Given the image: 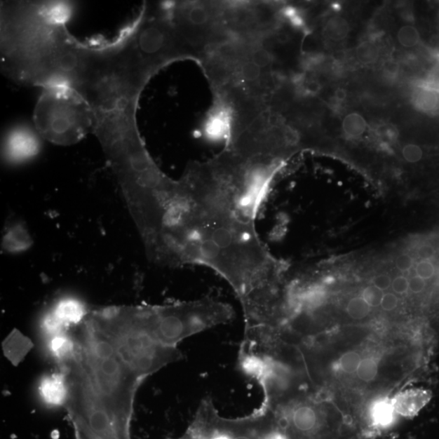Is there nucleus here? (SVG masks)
Segmentation results:
<instances>
[{"label":"nucleus","mask_w":439,"mask_h":439,"mask_svg":"<svg viewBox=\"0 0 439 439\" xmlns=\"http://www.w3.org/2000/svg\"><path fill=\"white\" fill-rule=\"evenodd\" d=\"M69 333L76 356L96 394L117 425L131 435L135 399L142 380L123 363L109 339L86 316Z\"/></svg>","instance_id":"f257e3e1"},{"label":"nucleus","mask_w":439,"mask_h":439,"mask_svg":"<svg viewBox=\"0 0 439 439\" xmlns=\"http://www.w3.org/2000/svg\"><path fill=\"white\" fill-rule=\"evenodd\" d=\"M262 405L271 413L284 439H340L336 415L320 391L311 389L305 377L266 375L257 380Z\"/></svg>","instance_id":"f03ea898"},{"label":"nucleus","mask_w":439,"mask_h":439,"mask_svg":"<svg viewBox=\"0 0 439 439\" xmlns=\"http://www.w3.org/2000/svg\"><path fill=\"white\" fill-rule=\"evenodd\" d=\"M86 318L109 339L121 360L142 381L182 358L180 349L153 338L142 323L137 306L89 311Z\"/></svg>","instance_id":"7ed1b4c3"},{"label":"nucleus","mask_w":439,"mask_h":439,"mask_svg":"<svg viewBox=\"0 0 439 439\" xmlns=\"http://www.w3.org/2000/svg\"><path fill=\"white\" fill-rule=\"evenodd\" d=\"M137 308L142 323L153 338L175 348L184 339L231 323L234 318L232 306L212 297Z\"/></svg>","instance_id":"20e7f679"},{"label":"nucleus","mask_w":439,"mask_h":439,"mask_svg":"<svg viewBox=\"0 0 439 439\" xmlns=\"http://www.w3.org/2000/svg\"><path fill=\"white\" fill-rule=\"evenodd\" d=\"M35 130L53 144L70 146L93 131L90 106L74 90L64 86L44 88L34 112Z\"/></svg>","instance_id":"39448f33"},{"label":"nucleus","mask_w":439,"mask_h":439,"mask_svg":"<svg viewBox=\"0 0 439 439\" xmlns=\"http://www.w3.org/2000/svg\"><path fill=\"white\" fill-rule=\"evenodd\" d=\"M68 381L69 395L65 408L74 431L90 439H131L117 425L90 384L88 374L75 353L59 362Z\"/></svg>","instance_id":"423d86ee"},{"label":"nucleus","mask_w":439,"mask_h":439,"mask_svg":"<svg viewBox=\"0 0 439 439\" xmlns=\"http://www.w3.org/2000/svg\"><path fill=\"white\" fill-rule=\"evenodd\" d=\"M183 436L186 439H284L264 405L248 416L228 418L219 414L209 397L201 402Z\"/></svg>","instance_id":"0eeeda50"},{"label":"nucleus","mask_w":439,"mask_h":439,"mask_svg":"<svg viewBox=\"0 0 439 439\" xmlns=\"http://www.w3.org/2000/svg\"><path fill=\"white\" fill-rule=\"evenodd\" d=\"M167 6L191 60L198 64L208 48L231 37L223 22L222 1H170Z\"/></svg>","instance_id":"6e6552de"},{"label":"nucleus","mask_w":439,"mask_h":439,"mask_svg":"<svg viewBox=\"0 0 439 439\" xmlns=\"http://www.w3.org/2000/svg\"><path fill=\"white\" fill-rule=\"evenodd\" d=\"M40 137L36 130L28 126L13 127L5 137V158L15 164L33 159L40 151Z\"/></svg>","instance_id":"1a4fd4ad"},{"label":"nucleus","mask_w":439,"mask_h":439,"mask_svg":"<svg viewBox=\"0 0 439 439\" xmlns=\"http://www.w3.org/2000/svg\"><path fill=\"white\" fill-rule=\"evenodd\" d=\"M233 115L231 107L221 97L215 96L214 103L203 124V134L212 141L224 142L231 137Z\"/></svg>","instance_id":"9d476101"},{"label":"nucleus","mask_w":439,"mask_h":439,"mask_svg":"<svg viewBox=\"0 0 439 439\" xmlns=\"http://www.w3.org/2000/svg\"><path fill=\"white\" fill-rule=\"evenodd\" d=\"M39 393L45 405L65 407L68 399L69 386L64 372L60 370L43 376L39 382Z\"/></svg>","instance_id":"9b49d317"},{"label":"nucleus","mask_w":439,"mask_h":439,"mask_svg":"<svg viewBox=\"0 0 439 439\" xmlns=\"http://www.w3.org/2000/svg\"><path fill=\"white\" fill-rule=\"evenodd\" d=\"M432 399V392L414 388L398 393L392 398V405L398 415L412 418L416 417Z\"/></svg>","instance_id":"f8f14e48"},{"label":"nucleus","mask_w":439,"mask_h":439,"mask_svg":"<svg viewBox=\"0 0 439 439\" xmlns=\"http://www.w3.org/2000/svg\"><path fill=\"white\" fill-rule=\"evenodd\" d=\"M396 414L391 399L384 397L370 403L367 416L371 428H382L390 426Z\"/></svg>","instance_id":"ddd939ff"},{"label":"nucleus","mask_w":439,"mask_h":439,"mask_svg":"<svg viewBox=\"0 0 439 439\" xmlns=\"http://www.w3.org/2000/svg\"><path fill=\"white\" fill-rule=\"evenodd\" d=\"M4 351L10 361L18 365L32 348L30 340L20 334L19 331H13L4 342Z\"/></svg>","instance_id":"4468645a"},{"label":"nucleus","mask_w":439,"mask_h":439,"mask_svg":"<svg viewBox=\"0 0 439 439\" xmlns=\"http://www.w3.org/2000/svg\"><path fill=\"white\" fill-rule=\"evenodd\" d=\"M350 29L348 20L340 16H335L325 24L323 35L326 40L331 42H341L349 36Z\"/></svg>","instance_id":"2eb2a0df"},{"label":"nucleus","mask_w":439,"mask_h":439,"mask_svg":"<svg viewBox=\"0 0 439 439\" xmlns=\"http://www.w3.org/2000/svg\"><path fill=\"white\" fill-rule=\"evenodd\" d=\"M342 127L346 136L351 139H357L365 134L367 124L363 116L357 112H352L344 117Z\"/></svg>","instance_id":"dca6fc26"},{"label":"nucleus","mask_w":439,"mask_h":439,"mask_svg":"<svg viewBox=\"0 0 439 439\" xmlns=\"http://www.w3.org/2000/svg\"><path fill=\"white\" fill-rule=\"evenodd\" d=\"M379 370V362L372 357H366V358L362 359L356 374L358 379L362 381L370 382L376 379Z\"/></svg>","instance_id":"f3484780"},{"label":"nucleus","mask_w":439,"mask_h":439,"mask_svg":"<svg viewBox=\"0 0 439 439\" xmlns=\"http://www.w3.org/2000/svg\"><path fill=\"white\" fill-rule=\"evenodd\" d=\"M397 39L403 48H414L421 42V34L413 25H403L398 32Z\"/></svg>","instance_id":"a211bd4d"},{"label":"nucleus","mask_w":439,"mask_h":439,"mask_svg":"<svg viewBox=\"0 0 439 439\" xmlns=\"http://www.w3.org/2000/svg\"><path fill=\"white\" fill-rule=\"evenodd\" d=\"M356 58L360 63L370 65L376 62L379 56V49L377 46L369 41L361 43L356 48Z\"/></svg>","instance_id":"6ab92c4d"},{"label":"nucleus","mask_w":439,"mask_h":439,"mask_svg":"<svg viewBox=\"0 0 439 439\" xmlns=\"http://www.w3.org/2000/svg\"><path fill=\"white\" fill-rule=\"evenodd\" d=\"M346 313H348L351 318L362 320L370 314L371 307L366 303V301L362 298V296H359V297L352 298L348 305H346Z\"/></svg>","instance_id":"aec40b11"},{"label":"nucleus","mask_w":439,"mask_h":439,"mask_svg":"<svg viewBox=\"0 0 439 439\" xmlns=\"http://www.w3.org/2000/svg\"><path fill=\"white\" fill-rule=\"evenodd\" d=\"M361 360L359 352L354 351L346 352L339 360V370L346 374H353L358 370Z\"/></svg>","instance_id":"412c9836"},{"label":"nucleus","mask_w":439,"mask_h":439,"mask_svg":"<svg viewBox=\"0 0 439 439\" xmlns=\"http://www.w3.org/2000/svg\"><path fill=\"white\" fill-rule=\"evenodd\" d=\"M418 108L427 112H435L439 109V99L436 94L431 91H421L416 96Z\"/></svg>","instance_id":"4be33fe9"},{"label":"nucleus","mask_w":439,"mask_h":439,"mask_svg":"<svg viewBox=\"0 0 439 439\" xmlns=\"http://www.w3.org/2000/svg\"><path fill=\"white\" fill-rule=\"evenodd\" d=\"M384 292L370 285L367 287L362 292V298H363L370 307L376 308L380 306L382 297H384Z\"/></svg>","instance_id":"5701e85b"},{"label":"nucleus","mask_w":439,"mask_h":439,"mask_svg":"<svg viewBox=\"0 0 439 439\" xmlns=\"http://www.w3.org/2000/svg\"><path fill=\"white\" fill-rule=\"evenodd\" d=\"M403 156L405 161L410 163L420 161L423 157L421 148L417 144H407L403 149Z\"/></svg>","instance_id":"b1692460"},{"label":"nucleus","mask_w":439,"mask_h":439,"mask_svg":"<svg viewBox=\"0 0 439 439\" xmlns=\"http://www.w3.org/2000/svg\"><path fill=\"white\" fill-rule=\"evenodd\" d=\"M435 267L430 260H421L416 267L417 276L424 280L431 278L435 275Z\"/></svg>","instance_id":"393cba45"},{"label":"nucleus","mask_w":439,"mask_h":439,"mask_svg":"<svg viewBox=\"0 0 439 439\" xmlns=\"http://www.w3.org/2000/svg\"><path fill=\"white\" fill-rule=\"evenodd\" d=\"M391 288L393 292L398 295H403L410 290V280L405 276H399L392 281Z\"/></svg>","instance_id":"a878e982"},{"label":"nucleus","mask_w":439,"mask_h":439,"mask_svg":"<svg viewBox=\"0 0 439 439\" xmlns=\"http://www.w3.org/2000/svg\"><path fill=\"white\" fill-rule=\"evenodd\" d=\"M413 264H414V260L408 254H402L396 260V267L401 272H407L408 270H410L413 266Z\"/></svg>","instance_id":"bb28decb"},{"label":"nucleus","mask_w":439,"mask_h":439,"mask_svg":"<svg viewBox=\"0 0 439 439\" xmlns=\"http://www.w3.org/2000/svg\"><path fill=\"white\" fill-rule=\"evenodd\" d=\"M398 304H399V299H398L396 295L386 293L382 297L380 306L384 311H391L397 307Z\"/></svg>","instance_id":"cd10ccee"},{"label":"nucleus","mask_w":439,"mask_h":439,"mask_svg":"<svg viewBox=\"0 0 439 439\" xmlns=\"http://www.w3.org/2000/svg\"><path fill=\"white\" fill-rule=\"evenodd\" d=\"M372 285L384 292L391 287L392 281L389 275L379 274L375 276L372 281Z\"/></svg>","instance_id":"c85d7f7f"},{"label":"nucleus","mask_w":439,"mask_h":439,"mask_svg":"<svg viewBox=\"0 0 439 439\" xmlns=\"http://www.w3.org/2000/svg\"><path fill=\"white\" fill-rule=\"evenodd\" d=\"M426 280L415 276L410 280V290L412 293L419 294L426 288Z\"/></svg>","instance_id":"c756f323"},{"label":"nucleus","mask_w":439,"mask_h":439,"mask_svg":"<svg viewBox=\"0 0 439 439\" xmlns=\"http://www.w3.org/2000/svg\"><path fill=\"white\" fill-rule=\"evenodd\" d=\"M417 255L422 260H430L435 257V250L431 245H423V246L418 249Z\"/></svg>","instance_id":"7c9ffc66"},{"label":"nucleus","mask_w":439,"mask_h":439,"mask_svg":"<svg viewBox=\"0 0 439 439\" xmlns=\"http://www.w3.org/2000/svg\"><path fill=\"white\" fill-rule=\"evenodd\" d=\"M384 69L388 74H396L398 71V65L394 61H387L384 65Z\"/></svg>","instance_id":"2f4dec72"},{"label":"nucleus","mask_w":439,"mask_h":439,"mask_svg":"<svg viewBox=\"0 0 439 439\" xmlns=\"http://www.w3.org/2000/svg\"><path fill=\"white\" fill-rule=\"evenodd\" d=\"M75 439H90L88 437H86V435H83V433H75Z\"/></svg>","instance_id":"473e14b6"},{"label":"nucleus","mask_w":439,"mask_h":439,"mask_svg":"<svg viewBox=\"0 0 439 439\" xmlns=\"http://www.w3.org/2000/svg\"><path fill=\"white\" fill-rule=\"evenodd\" d=\"M177 439H186V438H184L183 436H182L181 438H177Z\"/></svg>","instance_id":"72a5a7b5"},{"label":"nucleus","mask_w":439,"mask_h":439,"mask_svg":"<svg viewBox=\"0 0 439 439\" xmlns=\"http://www.w3.org/2000/svg\"><path fill=\"white\" fill-rule=\"evenodd\" d=\"M438 18H439V12H438Z\"/></svg>","instance_id":"f704fd0d"}]
</instances>
